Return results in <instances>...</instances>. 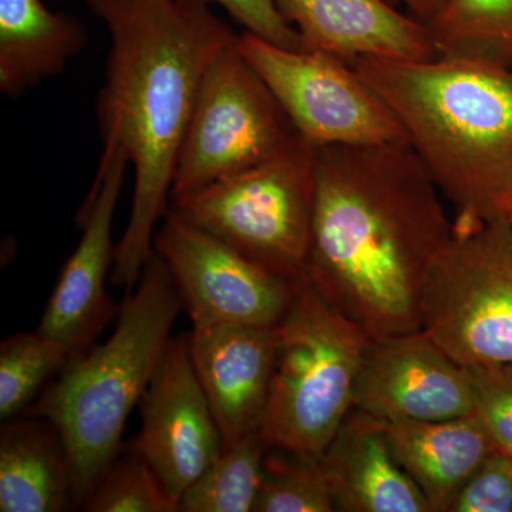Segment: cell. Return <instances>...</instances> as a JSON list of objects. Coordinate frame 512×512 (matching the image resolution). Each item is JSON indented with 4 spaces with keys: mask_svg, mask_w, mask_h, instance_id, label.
Wrapping results in <instances>:
<instances>
[{
    "mask_svg": "<svg viewBox=\"0 0 512 512\" xmlns=\"http://www.w3.org/2000/svg\"><path fill=\"white\" fill-rule=\"evenodd\" d=\"M443 198L407 143L316 147L303 276L373 339L420 332L427 286L454 235Z\"/></svg>",
    "mask_w": 512,
    "mask_h": 512,
    "instance_id": "1",
    "label": "cell"
},
{
    "mask_svg": "<svg viewBox=\"0 0 512 512\" xmlns=\"http://www.w3.org/2000/svg\"><path fill=\"white\" fill-rule=\"evenodd\" d=\"M110 36L96 114L103 151L120 150L134 170L126 231L111 284L130 289L154 254L167 215L175 161L202 77L239 35L208 0H84Z\"/></svg>",
    "mask_w": 512,
    "mask_h": 512,
    "instance_id": "2",
    "label": "cell"
},
{
    "mask_svg": "<svg viewBox=\"0 0 512 512\" xmlns=\"http://www.w3.org/2000/svg\"><path fill=\"white\" fill-rule=\"evenodd\" d=\"M399 120L458 228L512 218V67L477 60L352 64Z\"/></svg>",
    "mask_w": 512,
    "mask_h": 512,
    "instance_id": "3",
    "label": "cell"
},
{
    "mask_svg": "<svg viewBox=\"0 0 512 512\" xmlns=\"http://www.w3.org/2000/svg\"><path fill=\"white\" fill-rule=\"evenodd\" d=\"M137 285L110 338L73 355L33 407V417L50 421L66 444L76 507H84L119 456L128 416L143 399L183 308L156 252Z\"/></svg>",
    "mask_w": 512,
    "mask_h": 512,
    "instance_id": "4",
    "label": "cell"
},
{
    "mask_svg": "<svg viewBox=\"0 0 512 512\" xmlns=\"http://www.w3.org/2000/svg\"><path fill=\"white\" fill-rule=\"evenodd\" d=\"M278 333L262 436L269 447L320 458L353 409L372 336L329 305L305 276Z\"/></svg>",
    "mask_w": 512,
    "mask_h": 512,
    "instance_id": "5",
    "label": "cell"
},
{
    "mask_svg": "<svg viewBox=\"0 0 512 512\" xmlns=\"http://www.w3.org/2000/svg\"><path fill=\"white\" fill-rule=\"evenodd\" d=\"M316 147L296 136L276 156L173 198L185 221L286 279H301L311 249Z\"/></svg>",
    "mask_w": 512,
    "mask_h": 512,
    "instance_id": "6",
    "label": "cell"
},
{
    "mask_svg": "<svg viewBox=\"0 0 512 512\" xmlns=\"http://www.w3.org/2000/svg\"><path fill=\"white\" fill-rule=\"evenodd\" d=\"M298 133L238 40L202 77L175 161L171 198L247 171L284 150Z\"/></svg>",
    "mask_w": 512,
    "mask_h": 512,
    "instance_id": "7",
    "label": "cell"
},
{
    "mask_svg": "<svg viewBox=\"0 0 512 512\" xmlns=\"http://www.w3.org/2000/svg\"><path fill=\"white\" fill-rule=\"evenodd\" d=\"M423 332L461 366L512 365V232L454 227L427 286Z\"/></svg>",
    "mask_w": 512,
    "mask_h": 512,
    "instance_id": "8",
    "label": "cell"
},
{
    "mask_svg": "<svg viewBox=\"0 0 512 512\" xmlns=\"http://www.w3.org/2000/svg\"><path fill=\"white\" fill-rule=\"evenodd\" d=\"M242 56L262 77L296 133L315 147L407 143L399 120L352 64L242 33Z\"/></svg>",
    "mask_w": 512,
    "mask_h": 512,
    "instance_id": "9",
    "label": "cell"
},
{
    "mask_svg": "<svg viewBox=\"0 0 512 512\" xmlns=\"http://www.w3.org/2000/svg\"><path fill=\"white\" fill-rule=\"evenodd\" d=\"M154 252L167 265L192 326L276 328L299 282L255 264L173 210L156 232Z\"/></svg>",
    "mask_w": 512,
    "mask_h": 512,
    "instance_id": "10",
    "label": "cell"
},
{
    "mask_svg": "<svg viewBox=\"0 0 512 512\" xmlns=\"http://www.w3.org/2000/svg\"><path fill=\"white\" fill-rule=\"evenodd\" d=\"M128 158L123 151H103L96 177L76 222L83 229L67 259L37 330L62 343L73 355L89 349L116 315L107 292L116 256L113 221L123 190Z\"/></svg>",
    "mask_w": 512,
    "mask_h": 512,
    "instance_id": "11",
    "label": "cell"
},
{
    "mask_svg": "<svg viewBox=\"0 0 512 512\" xmlns=\"http://www.w3.org/2000/svg\"><path fill=\"white\" fill-rule=\"evenodd\" d=\"M133 447L177 504L224 450L220 426L192 363L187 336L171 338L140 404Z\"/></svg>",
    "mask_w": 512,
    "mask_h": 512,
    "instance_id": "12",
    "label": "cell"
},
{
    "mask_svg": "<svg viewBox=\"0 0 512 512\" xmlns=\"http://www.w3.org/2000/svg\"><path fill=\"white\" fill-rule=\"evenodd\" d=\"M353 409L384 421H440L474 413L466 367L423 330L370 340Z\"/></svg>",
    "mask_w": 512,
    "mask_h": 512,
    "instance_id": "13",
    "label": "cell"
},
{
    "mask_svg": "<svg viewBox=\"0 0 512 512\" xmlns=\"http://www.w3.org/2000/svg\"><path fill=\"white\" fill-rule=\"evenodd\" d=\"M278 340V326H192L188 335L192 363L224 447L262 431Z\"/></svg>",
    "mask_w": 512,
    "mask_h": 512,
    "instance_id": "14",
    "label": "cell"
},
{
    "mask_svg": "<svg viewBox=\"0 0 512 512\" xmlns=\"http://www.w3.org/2000/svg\"><path fill=\"white\" fill-rule=\"evenodd\" d=\"M303 50L353 64L360 59L436 57L427 23L390 0H275Z\"/></svg>",
    "mask_w": 512,
    "mask_h": 512,
    "instance_id": "15",
    "label": "cell"
},
{
    "mask_svg": "<svg viewBox=\"0 0 512 512\" xmlns=\"http://www.w3.org/2000/svg\"><path fill=\"white\" fill-rule=\"evenodd\" d=\"M336 508L343 512H431L394 456L384 421L350 410L320 457Z\"/></svg>",
    "mask_w": 512,
    "mask_h": 512,
    "instance_id": "16",
    "label": "cell"
},
{
    "mask_svg": "<svg viewBox=\"0 0 512 512\" xmlns=\"http://www.w3.org/2000/svg\"><path fill=\"white\" fill-rule=\"evenodd\" d=\"M384 427L394 456L431 512H448L471 474L498 450L474 413L440 421H384Z\"/></svg>",
    "mask_w": 512,
    "mask_h": 512,
    "instance_id": "17",
    "label": "cell"
},
{
    "mask_svg": "<svg viewBox=\"0 0 512 512\" xmlns=\"http://www.w3.org/2000/svg\"><path fill=\"white\" fill-rule=\"evenodd\" d=\"M87 45L76 16L43 0H0V92L19 97L62 74Z\"/></svg>",
    "mask_w": 512,
    "mask_h": 512,
    "instance_id": "18",
    "label": "cell"
},
{
    "mask_svg": "<svg viewBox=\"0 0 512 512\" xmlns=\"http://www.w3.org/2000/svg\"><path fill=\"white\" fill-rule=\"evenodd\" d=\"M76 507L72 464L50 421L6 420L0 431V511L62 512Z\"/></svg>",
    "mask_w": 512,
    "mask_h": 512,
    "instance_id": "19",
    "label": "cell"
},
{
    "mask_svg": "<svg viewBox=\"0 0 512 512\" xmlns=\"http://www.w3.org/2000/svg\"><path fill=\"white\" fill-rule=\"evenodd\" d=\"M427 25L437 56L512 67V0H444Z\"/></svg>",
    "mask_w": 512,
    "mask_h": 512,
    "instance_id": "20",
    "label": "cell"
},
{
    "mask_svg": "<svg viewBox=\"0 0 512 512\" xmlns=\"http://www.w3.org/2000/svg\"><path fill=\"white\" fill-rule=\"evenodd\" d=\"M269 446L262 431L225 446L181 495L180 512H254Z\"/></svg>",
    "mask_w": 512,
    "mask_h": 512,
    "instance_id": "21",
    "label": "cell"
},
{
    "mask_svg": "<svg viewBox=\"0 0 512 512\" xmlns=\"http://www.w3.org/2000/svg\"><path fill=\"white\" fill-rule=\"evenodd\" d=\"M62 343L42 332L16 333L0 343V419L23 412L47 380L72 359Z\"/></svg>",
    "mask_w": 512,
    "mask_h": 512,
    "instance_id": "22",
    "label": "cell"
},
{
    "mask_svg": "<svg viewBox=\"0 0 512 512\" xmlns=\"http://www.w3.org/2000/svg\"><path fill=\"white\" fill-rule=\"evenodd\" d=\"M335 498L320 458L269 447L254 512H333Z\"/></svg>",
    "mask_w": 512,
    "mask_h": 512,
    "instance_id": "23",
    "label": "cell"
},
{
    "mask_svg": "<svg viewBox=\"0 0 512 512\" xmlns=\"http://www.w3.org/2000/svg\"><path fill=\"white\" fill-rule=\"evenodd\" d=\"M83 510L90 512H175L177 504L146 458L133 447L119 453L100 478Z\"/></svg>",
    "mask_w": 512,
    "mask_h": 512,
    "instance_id": "24",
    "label": "cell"
},
{
    "mask_svg": "<svg viewBox=\"0 0 512 512\" xmlns=\"http://www.w3.org/2000/svg\"><path fill=\"white\" fill-rule=\"evenodd\" d=\"M474 414L494 443L512 457V365L464 366Z\"/></svg>",
    "mask_w": 512,
    "mask_h": 512,
    "instance_id": "25",
    "label": "cell"
},
{
    "mask_svg": "<svg viewBox=\"0 0 512 512\" xmlns=\"http://www.w3.org/2000/svg\"><path fill=\"white\" fill-rule=\"evenodd\" d=\"M448 512H512V457L495 450L458 491Z\"/></svg>",
    "mask_w": 512,
    "mask_h": 512,
    "instance_id": "26",
    "label": "cell"
},
{
    "mask_svg": "<svg viewBox=\"0 0 512 512\" xmlns=\"http://www.w3.org/2000/svg\"><path fill=\"white\" fill-rule=\"evenodd\" d=\"M220 6L248 33L288 49H302L301 39L276 8L275 0H208Z\"/></svg>",
    "mask_w": 512,
    "mask_h": 512,
    "instance_id": "27",
    "label": "cell"
},
{
    "mask_svg": "<svg viewBox=\"0 0 512 512\" xmlns=\"http://www.w3.org/2000/svg\"><path fill=\"white\" fill-rule=\"evenodd\" d=\"M390 2L421 22L430 23L439 13L444 0H390Z\"/></svg>",
    "mask_w": 512,
    "mask_h": 512,
    "instance_id": "28",
    "label": "cell"
},
{
    "mask_svg": "<svg viewBox=\"0 0 512 512\" xmlns=\"http://www.w3.org/2000/svg\"><path fill=\"white\" fill-rule=\"evenodd\" d=\"M508 225H510L511 232H512V218H511L510 222H508Z\"/></svg>",
    "mask_w": 512,
    "mask_h": 512,
    "instance_id": "29",
    "label": "cell"
}]
</instances>
